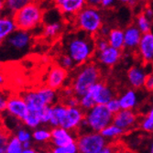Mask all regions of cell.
<instances>
[{"instance_id": "cell-1", "label": "cell", "mask_w": 153, "mask_h": 153, "mask_svg": "<svg viewBox=\"0 0 153 153\" xmlns=\"http://www.w3.org/2000/svg\"><path fill=\"white\" fill-rule=\"evenodd\" d=\"M65 53L70 55L77 66L91 62L95 53L94 38L82 32L69 37L65 43Z\"/></svg>"}, {"instance_id": "cell-2", "label": "cell", "mask_w": 153, "mask_h": 153, "mask_svg": "<svg viewBox=\"0 0 153 153\" xmlns=\"http://www.w3.org/2000/svg\"><path fill=\"white\" fill-rule=\"evenodd\" d=\"M101 78L100 66L94 62H89L76 69L72 76L70 86L73 88L74 94L81 97L85 94L94 83L101 81Z\"/></svg>"}, {"instance_id": "cell-3", "label": "cell", "mask_w": 153, "mask_h": 153, "mask_svg": "<svg viewBox=\"0 0 153 153\" xmlns=\"http://www.w3.org/2000/svg\"><path fill=\"white\" fill-rule=\"evenodd\" d=\"M74 27L82 33L96 37L105 25L104 15L100 7L86 6L72 20Z\"/></svg>"}, {"instance_id": "cell-4", "label": "cell", "mask_w": 153, "mask_h": 153, "mask_svg": "<svg viewBox=\"0 0 153 153\" xmlns=\"http://www.w3.org/2000/svg\"><path fill=\"white\" fill-rule=\"evenodd\" d=\"M44 10L40 3L31 1L13 15L18 30L32 31L42 25Z\"/></svg>"}, {"instance_id": "cell-5", "label": "cell", "mask_w": 153, "mask_h": 153, "mask_svg": "<svg viewBox=\"0 0 153 153\" xmlns=\"http://www.w3.org/2000/svg\"><path fill=\"white\" fill-rule=\"evenodd\" d=\"M113 117L114 115L105 105H95L90 110L85 111V118L78 129H83V133L90 131L101 132L105 127L113 123Z\"/></svg>"}, {"instance_id": "cell-6", "label": "cell", "mask_w": 153, "mask_h": 153, "mask_svg": "<svg viewBox=\"0 0 153 153\" xmlns=\"http://www.w3.org/2000/svg\"><path fill=\"white\" fill-rule=\"evenodd\" d=\"M22 96L27 102L29 110L37 112H39L48 105H53L58 103L59 98L56 91L46 85L35 90L27 91Z\"/></svg>"}, {"instance_id": "cell-7", "label": "cell", "mask_w": 153, "mask_h": 153, "mask_svg": "<svg viewBox=\"0 0 153 153\" xmlns=\"http://www.w3.org/2000/svg\"><path fill=\"white\" fill-rule=\"evenodd\" d=\"M76 143L80 153H98L107 145V140L100 132L90 131L81 134Z\"/></svg>"}, {"instance_id": "cell-8", "label": "cell", "mask_w": 153, "mask_h": 153, "mask_svg": "<svg viewBox=\"0 0 153 153\" xmlns=\"http://www.w3.org/2000/svg\"><path fill=\"white\" fill-rule=\"evenodd\" d=\"M122 57V50H118L114 47L108 46L106 49L103 51H96L94 59L99 66L110 69L116 66L121 61Z\"/></svg>"}, {"instance_id": "cell-9", "label": "cell", "mask_w": 153, "mask_h": 153, "mask_svg": "<svg viewBox=\"0 0 153 153\" xmlns=\"http://www.w3.org/2000/svg\"><path fill=\"white\" fill-rule=\"evenodd\" d=\"M2 43L16 51H26L32 43V34L27 30H17Z\"/></svg>"}, {"instance_id": "cell-10", "label": "cell", "mask_w": 153, "mask_h": 153, "mask_svg": "<svg viewBox=\"0 0 153 153\" xmlns=\"http://www.w3.org/2000/svg\"><path fill=\"white\" fill-rule=\"evenodd\" d=\"M69 78V71L56 64L51 66L45 77V85L57 91L62 89Z\"/></svg>"}, {"instance_id": "cell-11", "label": "cell", "mask_w": 153, "mask_h": 153, "mask_svg": "<svg viewBox=\"0 0 153 153\" xmlns=\"http://www.w3.org/2000/svg\"><path fill=\"white\" fill-rule=\"evenodd\" d=\"M87 93L91 94L96 105H106L116 94L114 89L104 81L94 83Z\"/></svg>"}, {"instance_id": "cell-12", "label": "cell", "mask_w": 153, "mask_h": 153, "mask_svg": "<svg viewBox=\"0 0 153 153\" xmlns=\"http://www.w3.org/2000/svg\"><path fill=\"white\" fill-rule=\"evenodd\" d=\"M6 112L15 119L22 121L29 113V107L22 95L8 96Z\"/></svg>"}, {"instance_id": "cell-13", "label": "cell", "mask_w": 153, "mask_h": 153, "mask_svg": "<svg viewBox=\"0 0 153 153\" xmlns=\"http://www.w3.org/2000/svg\"><path fill=\"white\" fill-rule=\"evenodd\" d=\"M85 112L80 106L78 107H68L62 117L60 127L71 131L74 129H78L82 121L85 118Z\"/></svg>"}, {"instance_id": "cell-14", "label": "cell", "mask_w": 153, "mask_h": 153, "mask_svg": "<svg viewBox=\"0 0 153 153\" xmlns=\"http://www.w3.org/2000/svg\"><path fill=\"white\" fill-rule=\"evenodd\" d=\"M137 55L143 64H153V32L142 34L140 43L137 49Z\"/></svg>"}, {"instance_id": "cell-15", "label": "cell", "mask_w": 153, "mask_h": 153, "mask_svg": "<svg viewBox=\"0 0 153 153\" xmlns=\"http://www.w3.org/2000/svg\"><path fill=\"white\" fill-rule=\"evenodd\" d=\"M145 66L146 64H136L128 68L127 72V80L130 87L136 90L144 87L147 76L149 73Z\"/></svg>"}, {"instance_id": "cell-16", "label": "cell", "mask_w": 153, "mask_h": 153, "mask_svg": "<svg viewBox=\"0 0 153 153\" xmlns=\"http://www.w3.org/2000/svg\"><path fill=\"white\" fill-rule=\"evenodd\" d=\"M113 124L122 128L125 132H128L138 125V117L134 110L121 109L119 112L114 115Z\"/></svg>"}, {"instance_id": "cell-17", "label": "cell", "mask_w": 153, "mask_h": 153, "mask_svg": "<svg viewBox=\"0 0 153 153\" xmlns=\"http://www.w3.org/2000/svg\"><path fill=\"white\" fill-rule=\"evenodd\" d=\"M142 32L135 26L130 24L124 29V51L128 52H136L140 43Z\"/></svg>"}, {"instance_id": "cell-18", "label": "cell", "mask_w": 153, "mask_h": 153, "mask_svg": "<svg viewBox=\"0 0 153 153\" xmlns=\"http://www.w3.org/2000/svg\"><path fill=\"white\" fill-rule=\"evenodd\" d=\"M86 6V0H64L57 9L63 17L73 20L77 14Z\"/></svg>"}, {"instance_id": "cell-19", "label": "cell", "mask_w": 153, "mask_h": 153, "mask_svg": "<svg viewBox=\"0 0 153 153\" xmlns=\"http://www.w3.org/2000/svg\"><path fill=\"white\" fill-rule=\"evenodd\" d=\"M51 133V141L55 147H63L76 142L74 137L70 133V131L62 127L52 128Z\"/></svg>"}, {"instance_id": "cell-20", "label": "cell", "mask_w": 153, "mask_h": 153, "mask_svg": "<svg viewBox=\"0 0 153 153\" xmlns=\"http://www.w3.org/2000/svg\"><path fill=\"white\" fill-rule=\"evenodd\" d=\"M121 109L134 110L138 105V95L134 88L124 91L118 97Z\"/></svg>"}, {"instance_id": "cell-21", "label": "cell", "mask_w": 153, "mask_h": 153, "mask_svg": "<svg viewBox=\"0 0 153 153\" xmlns=\"http://www.w3.org/2000/svg\"><path fill=\"white\" fill-rule=\"evenodd\" d=\"M18 30L12 15L0 16V42L4 41Z\"/></svg>"}, {"instance_id": "cell-22", "label": "cell", "mask_w": 153, "mask_h": 153, "mask_svg": "<svg viewBox=\"0 0 153 153\" xmlns=\"http://www.w3.org/2000/svg\"><path fill=\"white\" fill-rule=\"evenodd\" d=\"M109 46L118 50H124V30L119 27H111L106 36Z\"/></svg>"}, {"instance_id": "cell-23", "label": "cell", "mask_w": 153, "mask_h": 153, "mask_svg": "<svg viewBox=\"0 0 153 153\" xmlns=\"http://www.w3.org/2000/svg\"><path fill=\"white\" fill-rule=\"evenodd\" d=\"M62 23L59 20L49 21L42 27V34L45 38L54 39L57 38L62 31Z\"/></svg>"}, {"instance_id": "cell-24", "label": "cell", "mask_w": 153, "mask_h": 153, "mask_svg": "<svg viewBox=\"0 0 153 153\" xmlns=\"http://www.w3.org/2000/svg\"><path fill=\"white\" fill-rule=\"evenodd\" d=\"M134 24L137 29L142 32V34L150 32L153 27V20L147 18L143 14V12L137 14L136 16Z\"/></svg>"}, {"instance_id": "cell-25", "label": "cell", "mask_w": 153, "mask_h": 153, "mask_svg": "<svg viewBox=\"0 0 153 153\" xmlns=\"http://www.w3.org/2000/svg\"><path fill=\"white\" fill-rule=\"evenodd\" d=\"M40 113L37 112V111H30L29 110V113L26 116V117L22 120V122L24 123L25 126H27L30 128H37L39 125L41 124V117H40Z\"/></svg>"}, {"instance_id": "cell-26", "label": "cell", "mask_w": 153, "mask_h": 153, "mask_svg": "<svg viewBox=\"0 0 153 153\" xmlns=\"http://www.w3.org/2000/svg\"><path fill=\"white\" fill-rule=\"evenodd\" d=\"M32 0H5L6 9L9 13V15H14L17 11L30 3Z\"/></svg>"}, {"instance_id": "cell-27", "label": "cell", "mask_w": 153, "mask_h": 153, "mask_svg": "<svg viewBox=\"0 0 153 153\" xmlns=\"http://www.w3.org/2000/svg\"><path fill=\"white\" fill-rule=\"evenodd\" d=\"M100 133L106 140H113V138H117L120 136H122L125 133V131L112 123L109 126L105 127Z\"/></svg>"}, {"instance_id": "cell-28", "label": "cell", "mask_w": 153, "mask_h": 153, "mask_svg": "<svg viewBox=\"0 0 153 153\" xmlns=\"http://www.w3.org/2000/svg\"><path fill=\"white\" fill-rule=\"evenodd\" d=\"M32 140L39 143H44L51 140V130L46 128H35L32 132Z\"/></svg>"}, {"instance_id": "cell-29", "label": "cell", "mask_w": 153, "mask_h": 153, "mask_svg": "<svg viewBox=\"0 0 153 153\" xmlns=\"http://www.w3.org/2000/svg\"><path fill=\"white\" fill-rule=\"evenodd\" d=\"M23 149V143L19 140L16 135H11L7 147V153H21Z\"/></svg>"}, {"instance_id": "cell-30", "label": "cell", "mask_w": 153, "mask_h": 153, "mask_svg": "<svg viewBox=\"0 0 153 153\" xmlns=\"http://www.w3.org/2000/svg\"><path fill=\"white\" fill-rule=\"evenodd\" d=\"M10 137V132L2 125H0V153H7V147Z\"/></svg>"}, {"instance_id": "cell-31", "label": "cell", "mask_w": 153, "mask_h": 153, "mask_svg": "<svg viewBox=\"0 0 153 153\" xmlns=\"http://www.w3.org/2000/svg\"><path fill=\"white\" fill-rule=\"evenodd\" d=\"M79 99H80V107L85 111V112L90 110L92 107H94L96 105L89 93H86L85 94L79 97Z\"/></svg>"}, {"instance_id": "cell-32", "label": "cell", "mask_w": 153, "mask_h": 153, "mask_svg": "<svg viewBox=\"0 0 153 153\" xmlns=\"http://www.w3.org/2000/svg\"><path fill=\"white\" fill-rule=\"evenodd\" d=\"M59 65H61L62 68L66 69V70H68L69 72H70L71 70H73V69L75 68V66H77L74 62V61L72 59V57L70 56V55H68L67 53H64L62 54V56L59 58Z\"/></svg>"}, {"instance_id": "cell-33", "label": "cell", "mask_w": 153, "mask_h": 153, "mask_svg": "<svg viewBox=\"0 0 153 153\" xmlns=\"http://www.w3.org/2000/svg\"><path fill=\"white\" fill-rule=\"evenodd\" d=\"M79 152L77 143L74 142L70 145L63 147H55L51 150V153H77Z\"/></svg>"}, {"instance_id": "cell-34", "label": "cell", "mask_w": 153, "mask_h": 153, "mask_svg": "<svg viewBox=\"0 0 153 153\" xmlns=\"http://www.w3.org/2000/svg\"><path fill=\"white\" fill-rule=\"evenodd\" d=\"M94 46H95V51H103L106 49L109 46L106 37H103L100 35H97L96 37H94Z\"/></svg>"}, {"instance_id": "cell-35", "label": "cell", "mask_w": 153, "mask_h": 153, "mask_svg": "<svg viewBox=\"0 0 153 153\" xmlns=\"http://www.w3.org/2000/svg\"><path fill=\"white\" fill-rule=\"evenodd\" d=\"M16 136L22 143L27 142V141H31V138H32V134L25 128H19L16 133Z\"/></svg>"}, {"instance_id": "cell-36", "label": "cell", "mask_w": 153, "mask_h": 153, "mask_svg": "<svg viewBox=\"0 0 153 153\" xmlns=\"http://www.w3.org/2000/svg\"><path fill=\"white\" fill-rule=\"evenodd\" d=\"M105 105L108 108V110L113 115L117 114V112H119V111L121 110V106H120L119 100H118V98H117V97H114L113 99H111Z\"/></svg>"}, {"instance_id": "cell-37", "label": "cell", "mask_w": 153, "mask_h": 153, "mask_svg": "<svg viewBox=\"0 0 153 153\" xmlns=\"http://www.w3.org/2000/svg\"><path fill=\"white\" fill-rule=\"evenodd\" d=\"M52 115V105H48L41 110V124H49Z\"/></svg>"}, {"instance_id": "cell-38", "label": "cell", "mask_w": 153, "mask_h": 153, "mask_svg": "<svg viewBox=\"0 0 153 153\" xmlns=\"http://www.w3.org/2000/svg\"><path fill=\"white\" fill-rule=\"evenodd\" d=\"M63 104L68 107H78L80 106V99L75 94L63 98Z\"/></svg>"}, {"instance_id": "cell-39", "label": "cell", "mask_w": 153, "mask_h": 153, "mask_svg": "<svg viewBox=\"0 0 153 153\" xmlns=\"http://www.w3.org/2000/svg\"><path fill=\"white\" fill-rule=\"evenodd\" d=\"M144 88L146 91L149 93H153V71L149 73L144 85Z\"/></svg>"}, {"instance_id": "cell-40", "label": "cell", "mask_w": 153, "mask_h": 153, "mask_svg": "<svg viewBox=\"0 0 153 153\" xmlns=\"http://www.w3.org/2000/svg\"><path fill=\"white\" fill-rule=\"evenodd\" d=\"M8 97L0 91V114L6 112Z\"/></svg>"}, {"instance_id": "cell-41", "label": "cell", "mask_w": 153, "mask_h": 153, "mask_svg": "<svg viewBox=\"0 0 153 153\" xmlns=\"http://www.w3.org/2000/svg\"><path fill=\"white\" fill-rule=\"evenodd\" d=\"M117 0H101V6L100 8L103 9H110L113 8L117 5Z\"/></svg>"}, {"instance_id": "cell-42", "label": "cell", "mask_w": 153, "mask_h": 153, "mask_svg": "<svg viewBox=\"0 0 153 153\" xmlns=\"http://www.w3.org/2000/svg\"><path fill=\"white\" fill-rule=\"evenodd\" d=\"M117 3L120 5H125V6H128L129 7H135L138 5L140 0H117Z\"/></svg>"}, {"instance_id": "cell-43", "label": "cell", "mask_w": 153, "mask_h": 153, "mask_svg": "<svg viewBox=\"0 0 153 153\" xmlns=\"http://www.w3.org/2000/svg\"><path fill=\"white\" fill-rule=\"evenodd\" d=\"M143 14L147 17L149 18V19L153 20V7L151 6H149V7H146L144 9H143Z\"/></svg>"}, {"instance_id": "cell-44", "label": "cell", "mask_w": 153, "mask_h": 153, "mask_svg": "<svg viewBox=\"0 0 153 153\" xmlns=\"http://www.w3.org/2000/svg\"><path fill=\"white\" fill-rule=\"evenodd\" d=\"M110 29H111V27H107L106 25H104V26L102 27V29L100 30V31H99V34H98V35L103 36V37H106V36L108 35L109 31H110Z\"/></svg>"}, {"instance_id": "cell-45", "label": "cell", "mask_w": 153, "mask_h": 153, "mask_svg": "<svg viewBox=\"0 0 153 153\" xmlns=\"http://www.w3.org/2000/svg\"><path fill=\"white\" fill-rule=\"evenodd\" d=\"M86 3H87L88 6H91V7H100L101 0H86Z\"/></svg>"}, {"instance_id": "cell-46", "label": "cell", "mask_w": 153, "mask_h": 153, "mask_svg": "<svg viewBox=\"0 0 153 153\" xmlns=\"http://www.w3.org/2000/svg\"><path fill=\"white\" fill-rule=\"evenodd\" d=\"M115 149V147L112 145H106L101 151H99L98 153H113Z\"/></svg>"}, {"instance_id": "cell-47", "label": "cell", "mask_w": 153, "mask_h": 153, "mask_svg": "<svg viewBox=\"0 0 153 153\" xmlns=\"http://www.w3.org/2000/svg\"><path fill=\"white\" fill-rule=\"evenodd\" d=\"M147 153H153V137L149 140L147 146Z\"/></svg>"}, {"instance_id": "cell-48", "label": "cell", "mask_w": 153, "mask_h": 153, "mask_svg": "<svg viewBox=\"0 0 153 153\" xmlns=\"http://www.w3.org/2000/svg\"><path fill=\"white\" fill-rule=\"evenodd\" d=\"M64 1V0H51V2H52V4L54 5V7H59L62 4V2Z\"/></svg>"}, {"instance_id": "cell-49", "label": "cell", "mask_w": 153, "mask_h": 153, "mask_svg": "<svg viewBox=\"0 0 153 153\" xmlns=\"http://www.w3.org/2000/svg\"><path fill=\"white\" fill-rule=\"evenodd\" d=\"M5 9H6L5 0H0V16H2V13Z\"/></svg>"}, {"instance_id": "cell-50", "label": "cell", "mask_w": 153, "mask_h": 153, "mask_svg": "<svg viewBox=\"0 0 153 153\" xmlns=\"http://www.w3.org/2000/svg\"><path fill=\"white\" fill-rule=\"evenodd\" d=\"M6 83V78H5V75L0 72V87L3 86Z\"/></svg>"}, {"instance_id": "cell-51", "label": "cell", "mask_w": 153, "mask_h": 153, "mask_svg": "<svg viewBox=\"0 0 153 153\" xmlns=\"http://www.w3.org/2000/svg\"><path fill=\"white\" fill-rule=\"evenodd\" d=\"M146 117H149V118L153 122V107H151V108H150V110L148 112V114L146 115Z\"/></svg>"}, {"instance_id": "cell-52", "label": "cell", "mask_w": 153, "mask_h": 153, "mask_svg": "<svg viewBox=\"0 0 153 153\" xmlns=\"http://www.w3.org/2000/svg\"><path fill=\"white\" fill-rule=\"evenodd\" d=\"M21 153H38V152L32 148H30V149H24Z\"/></svg>"}, {"instance_id": "cell-53", "label": "cell", "mask_w": 153, "mask_h": 153, "mask_svg": "<svg viewBox=\"0 0 153 153\" xmlns=\"http://www.w3.org/2000/svg\"><path fill=\"white\" fill-rule=\"evenodd\" d=\"M23 148L24 149H30L31 148V141H27L23 143Z\"/></svg>"}, {"instance_id": "cell-54", "label": "cell", "mask_w": 153, "mask_h": 153, "mask_svg": "<svg viewBox=\"0 0 153 153\" xmlns=\"http://www.w3.org/2000/svg\"><path fill=\"white\" fill-rule=\"evenodd\" d=\"M113 153H132V152L131 151H124L123 149H116V148H115Z\"/></svg>"}, {"instance_id": "cell-55", "label": "cell", "mask_w": 153, "mask_h": 153, "mask_svg": "<svg viewBox=\"0 0 153 153\" xmlns=\"http://www.w3.org/2000/svg\"><path fill=\"white\" fill-rule=\"evenodd\" d=\"M32 1H34V2H39V3H40L42 0H32Z\"/></svg>"}, {"instance_id": "cell-56", "label": "cell", "mask_w": 153, "mask_h": 153, "mask_svg": "<svg viewBox=\"0 0 153 153\" xmlns=\"http://www.w3.org/2000/svg\"><path fill=\"white\" fill-rule=\"evenodd\" d=\"M1 69H2V62H0V70H1Z\"/></svg>"}, {"instance_id": "cell-57", "label": "cell", "mask_w": 153, "mask_h": 153, "mask_svg": "<svg viewBox=\"0 0 153 153\" xmlns=\"http://www.w3.org/2000/svg\"><path fill=\"white\" fill-rule=\"evenodd\" d=\"M2 46V42H0V47H1Z\"/></svg>"}, {"instance_id": "cell-58", "label": "cell", "mask_w": 153, "mask_h": 153, "mask_svg": "<svg viewBox=\"0 0 153 153\" xmlns=\"http://www.w3.org/2000/svg\"><path fill=\"white\" fill-rule=\"evenodd\" d=\"M0 121H1V117H0Z\"/></svg>"}, {"instance_id": "cell-59", "label": "cell", "mask_w": 153, "mask_h": 153, "mask_svg": "<svg viewBox=\"0 0 153 153\" xmlns=\"http://www.w3.org/2000/svg\"><path fill=\"white\" fill-rule=\"evenodd\" d=\"M152 134H153V131H152Z\"/></svg>"}]
</instances>
